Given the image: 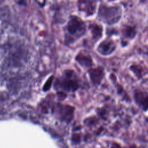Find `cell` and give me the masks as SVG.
<instances>
[{
	"mask_svg": "<svg viewBox=\"0 0 148 148\" xmlns=\"http://www.w3.org/2000/svg\"><path fill=\"white\" fill-rule=\"evenodd\" d=\"M87 27L83 20L77 16H71L65 28V42L72 44L83 36Z\"/></svg>",
	"mask_w": 148,
	"mask_h": 148,
	"instance_id": "1",
	"label": "cell"
},
{
	"mask_svg": "<svg viewBox=\"0 0 148 148\" xmlns=\"http://www.w3.org/2000/svg\"><path fill=\"white\" fill-rule=\"evenodd\" d=\"M122 16L121 8L119 6H107L100 5L97 16L101 21L106 24L112 25L117 23Z\"/></svg>",
	"mask_w": 148,
	"mask_h": 148,
	"instance_id": "2",
	"label": "cell"
},
{
	"mask_svg": "<svg viewBox=\"0 0 148 148\" xmlns=\"http://www.w3.org/2000/svg\"><path fill=\"white\" fill-rule=\"evenodd\" d=\"M79 77L75 71L65 69L55 82V86L64 91H74L79 87Z\"/></svg>",
	"mask_w": 148,
	"mask_h": 148,
	"instance_id": "3",
	"label": "cell"
},
{
	"mask_svg": "<svg viewBox=\"0 0 148 148\" xmlns=\"http://www.w3.org/2000/svg\"><path fill=\"white\" fill-rule=\"evenodd\" d=\"M78 10L84 14L86 17L94 15L97 10V0H77Z\"/></svg>",
	"mask_w": 148,
	"mask_h": 148,
	"instance_id": "4",
	"label": "cell"
},
{
	"mask_svg": "<svg viewBox=\"0 0 148 148\" xmlns=\"http://www.w3.org/2000/svg\"><path fill=\"white\" fill-rule=\"evenodd\" d=\"M117 45L113 40L107 38L102 40L97 47V51L101 56H108L112 54L116 49Z\"/></svg>",
	"mask_w": 148,
	"mask_h": 148,
	"instance_id": "5",
	"label": "cell"
},
{
	"mask_svg": "<svg viewBox=\"0 0 148 148\" xmlns=\"http://www.w3.org/2000/svg\"><path fill=\"white\" fill-rule=\"evenodd\" d=\"M87 73L92 83L96 85L101 83L105 76L104 68L101 66L96 68H91L88 69Z\"/></svg>",
	"mask_w": 148,
	"mask_h": 148,
	"instance_id": "6",
	"label": "cell"
},
{
	"mask_svg": "<svg viewBox=\"0 0 148 148\" xmlns=\"http://www.w3.org/2000/svg\"><path fill=\"white\" fill-rule=\"evenodd\" d=\"M75 60L84 68L90 69L93 65L92 58L88 53L80 52L75 56Z\"/></svg>",
	"mask_w": 148,
	"mask_h": 148,
	"instance_id": "7",
	"label": "cell"
},
{
	"mask_svg": "<svg viewBox=\"0 0 148 148\" xmlns=\"http://www.w3.org/2000/svg\"><path fill=\"white\" fill-rule=\"evenodd\" d=\"M88 29L91 33L92 39L94 42H97L102 37L103 28L101 25L93 23H91L88 25Z\"/></svg>",
	"mask_w": 148,
	"mask_h": 148,
	"instance_id": "8",
	"label": "cell"
},
{
	"mask_svg": "<svg viewBox=\"0 0 148 148\" xmlns=\"http://www.w3.org/2000/svg\"><path fill=\"white\" fill-rule=\"evenodd\" d=\"M122 40H132L137 34V31L134 26L125 25L121 29Z\"/></svg>",
	"mask_w": 148,
	"mask_h": 148,
	"instance_id": "9",
	"label": "cell"
},
{
	"mask_svg": "<svg viewBox=\"0 0 148 148\" xmlns=\"http://www.w3.org/2000/svg\"><path fill=\"white\" fill-rule=\"evenodd\" d=\"M130 69L138 79L141 78L144 74V68L139 64H132L130 66Z\"/></svg>",
	"mask_w": 148,
	"mask_h": 148,
	"instance_id": "10",
	"label": "cell"
},
{
	"mask_svg": "<svg viewBox=\"0 0 148 148\" xmlns=\"http://www.w3.org/2000/svg\"><path fill=\"white\" fill-rule=\"evenodd\" d=\"M53 77L51 76V77H50L48 79V80L46 82V84H45V87H46V90H48V89L49 88V87H50V86L51 84V82H52V81H53Z\"/></svg>",
	"mask_w": 148,
	"mask_h": 148,
	"instance_id": "11",
	"label": "cell"
},
{
	"mask_svg": "<svg viewBox=\"0 0 148 148\" xmlns=\"http://www.w3.org/2000/svg\"><path fill=\"white\" fill-rule=\"evenodd\" d=\"M38 5L40 7H43L46 4V0H35Z\"/></svg>",
	"mask_w": 148,
	"mask_h": 148,
	"instance_id": "12",
	"label": "cell"
},
{
	"mask_svg": "<svg viewBox=\"0 0 148 148\" xmlns=\"http://www.w3.org/2000/svg\"><path fill=\"white\" fill-rule=\"evenodd\" d=\"M109 1H116V0H108Z\"/></svg>",
	"mask_w": 148,
	"mask_h": 148,
	"instance_id": "13",
	"label": "cell"
}]
</instances>
